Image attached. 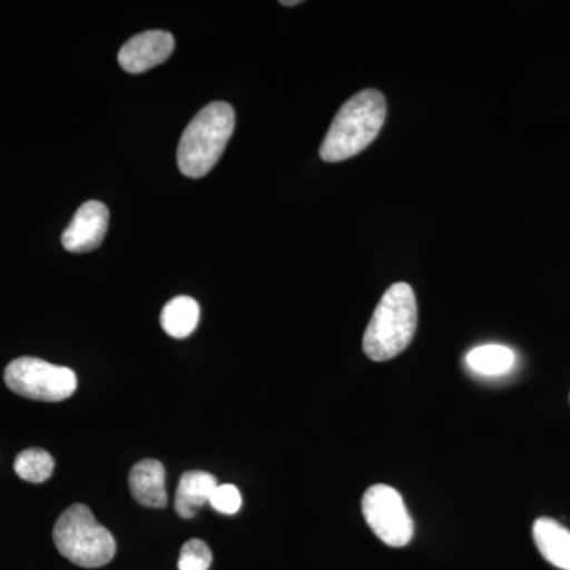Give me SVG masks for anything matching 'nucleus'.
Here are the masks:
<instances>
[{
  "instance_id": "nucleus-1",
  "label": "nucleus",
  "mask_w": 570,
  "mask_h": 570,
  "mask_svg": "<svg viewBox=\"0 0 570 570\" xmlns=\"http://www.w3.org/2000/svg\"><path fill=\"white\" fill-rule=\"evenodd\" d=\"M387 118L384 94L365 89L355 94L340 108L325 140L321 157L325 163H343L351 159L376 140Z\"/></svg>"
},
{
  "instance_id": "nucleus-2",
  "label": "nucleus",
  "mask_w": 570,
  "mask_h": 570,
  "mask_svg": "<svg viewBox=\"0 0 570 570\" xmlns=\"http://www.w3.org/2000/svg\"><path fill=\"white\" fill-rule=\"evenodd\" d=\"M417 322L414 288L406 283L390 285L366 326L363 352L373 362L395 358L411 344Z\"/></svg>"
},
{
  "instance_id": "nucleus-3",
  "label": "nucleus",
  "mask_w": 570,
  "mask_h": 570,
  "mask_svg": "<svg viewBox=\"0 0 570 570\" xmlns=\"http://www.w3.org/2000/svg\"><path fill=\"white\" fill-rule=\"evenodd\" d=\"M235 130V111L225 102L206 105L184 130L178 167L187 178H202L219 163Z\"/></svg>"
},
{
  "instance_id": "nucleus-4",
  "label": "nucleus",
  "mask_w": 570,
  "mask_h": 570,
  "mask_svg": "<svg viewBox=\"0 0 570 570\" xmlns=\"http://www.w3.org/2000/svg\"><path fill=\"white\" fill-rule=\"evenodd\" d=\"M52 540L59 553L80 568H102L116 554L111 532L97 523L92 510L85 504L71 505L62 512L52 530Z\"/></svg>"
},
{
  "instance_id": "nucleus-5",
  "label": "nucleus",
  "mask_w": 570,
  "mask_h": 570,
  "mask_svg": "<svg viewBox=\"0 0 570 570\" xmlns=\"http://www.w3.org/2000/svg\"><path fill=\"white\" fill-rule=\"evenodd\" d=\"M7 387L29 400L59 403L77 392V374L66 366H56L36 356H21L6 367Z\"/></svg>"
},
{
  "instance_id": "nucleus-6",
  "label": "nucleus",
  "mask_w": 570,
  "mask_h": 570,
  "mask_svg": "<svg viewBox=\"0 0 570 570\" xmlns=\"http://www.w3.org/2000/svg\"><path fill=\"white\" fill-rule=\"evenodd\" d=\"M362 510L367 527L385 546L401 549L414 538V521L403 497L392 487L384 483L370 487L363 494Z\"/></svg>"
},
{
  "instance_id": "nucleus-7",
  "label": "nucleus",
  "mask_w": 570,
  "mask_h": 570,
  "mask_svg": "<svg viewBox=\"0 0 570 570\" xmlns=\"http://www.w3.org/2000/svg\"><path fill=\"white\" fill-rule=\"evenodd\" d=\"M110 213L102 202H86L75 213L69 227L61 236L62 246L69 253L82 254L102 245L108 230Z\"/></svg>"
},
{
  "instance_id": "nucleus-8",
  "label": "nucleus",
  "mask_w": 570,
  "mask_h": 570,
  "mask_svg": "<svg viewBox=\"0 0 570 570\" xmlns=\"http://www.w3.org/2000/svg\"><path fill=\"white\" fill-rule=\"evenodd\" d=\"M174 50L175 39L170 32L146 31L122 45L118 61L129 73H142L167 61Z\"/></svg>"
},
{
  "instance_id": "nucleus-9",
  "label": "nucleus",
  "mask_w": 570,
  "mask_h": 570,
  "mask_svg": "<svg viewBox=\"0 0 570 570\" xmlns=\"http://www.w3.org/2000/svg\"><path fill=\"white\" fill-rule=\"evenodd\" d=\"M129 487L135 501L145 508L164 509L167 505L165 468L160 461L142 460L135 464L130 471Z\"/></svg>"
},
{
  "instance_id": "nucleus-10",
  "label": "nucleus",
  "mask_w": 570,
  "mask_h": 570,
  "mask_svg": "<svg viewBox=\"0 0 570 570\" xmlns=\"http://www.w3.org/2000/svg\"><path fill=\"white\" fill-rule=\"evenodd\" d=\"M535 547L554 568L570 570V531L557 520H535L532 527Z\"/></svg>"
},
{
  "instance_id": "nucleus-11",
  "label": "nucleus",
  "mask_w": 570,
  "mask_h": 570,
  "mask_svg": "<svg viewBox=\"0 0 570 570\" xmlns=\"http://www.w3.org/2000/svg\"><path fill=\"white\" fill-rule=\"evenodd\" d=\"M219 487L216 478L205 471H189L183 474L176 490L175 510L181 519H194L195 513L209 504L214 490Z\"/></svg>"
},
{
  "instance_id": "nucleus-12",
  "label": "nucleus",
  "mask_w": 570,
  "mask_h": 570,
  "mask_svg": "<svg viewBox=\"0 0 570 570\" xmlns=\"http://www.w3.org/2000/svg\"><path fill=\"white\" fill-rule=\"evenodd\" d=\"M200 321V306L190 296H175L164 306L160 324L168 336L183 340L193 335Z\"/></svg>"
},
{
  "instance_id": "nucleus-13",
  "label": "nucleus",
  "mask_w": 570,
  "mask_h": 570,
  "mask_svg": "<svg viewBox=\"0 0 570 570\" xmlns=\"http://www.w3.org/2000/svg\"><path fill=\"white\" fill-rule=\"evenodd\" d=\"M468 366L483 376H499L508 373L515 363V355L509 347L487 344L472 348L466 356Z\"/></svg>"
},
{
  "instance_id": "nucleus-14",
  "label": "nucleus",
  "mask_w": 570,
  "mask_h": 570,
  "mask_svg": "<svg viewBox=\"0 0 570 570\" xmlns=\"http://www.w3.org/2000/svg\"><path fill=\"white\" fill-rule=\"evenodd\" d=\"M55 471V459L41 449L22 450L14 460V472L18 478L31 483H43Z\"/></svg>"
},
{
  "instance_id": "nucleus-15",
  "label": "nucleus",
  "mask_w": 570,
  "mask_h": 570,
  "mask_svg": "<svg viewBox=\"0 0 570 570\" xmlns=\"http://www.w3.org/2000/svg\"><path fill=\"white\" fill-rule=\"evenodd\" d=\"M213 564V553L204 540L193 539L184 543L179 554V570H208Z\"/></svg>"
},
{
  "instance_id": "nucleus-16",
  "label": "nucleus",
  "mask_w": 570,
  "mask_h": 570,
  "mask_svg": "<svg viewBox=\"0 0 570 570\" xmlns=\"http://www.w3.org/2000/svg\"><path fill=\"white\" fill-rule=\"evenodd\" d=\"M243 499L239 490L235 485H219L214 490L209 505L224 515H234L242 509Z\"/></svg>"
},
{
  "instance_id": "nucleus-17",
  "label": "nucleus",
  "mask_w": 570,
  "mask_h": 570,
  "mask_svg": "<svg viewBox=\"0 0 570 570\" xmlns=\"http://www.w3.org/2000/svg\"><path fill=\"white\" fill-rule=\"evenodd\" d=\"M299 3H302V2H299V0H294V2H284V0H283V2H281V6L294 7V6H299Z\"/></svg>"
}]
</instances>
